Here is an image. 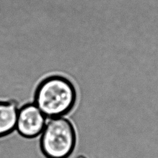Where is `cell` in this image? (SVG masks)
<instances>
[{
  "label": "cell",
  "mask_w": 158,
  "mask_h": 158,
  "mask_svg": "<svg viewBox=\"0 0 158 158\" xmlns=\"http://www.w3.org/2000/svg\"><path fill=\"white\" fill-rule=\"evenodd\" d=\"M77 91L67 78L59 75H50L36 86L33 103L47 118L62 117L73 108Z\"/></svg>",
  "instance_id": "obj_1"
},
{
  "label": "cell",
  "mask_w": 158,
  "mask_h": 158,
  "mask_svg": "<svg viewBox=\"0 0 158 158\" xmlns=\"http://www.w3.org/2000/svg\"><path fill=\"white\" fill-rule=\"evenodd\" d=\"M76 145V133L70 120L49 118L40 135V147L46 158H69Z\"/></svg>",
  "instance_id": "obj_2"
},
{
  "label": "cell",
  "mask_w": 158,
  "mask_h": 158,
  "mask_svg": "<svg viewBox=\"0 0 158 158\" xmlns=\"http://www.w3.org/2000/svg\"><path fill=\"white\" fill-rule=\"evenodd\" d=\"M46 121L40 109L33 102H28L19 109L15 130L25 138H35L41 134Z\"/></svg>",
  "instance_id": "obj_3"
},
{
  "label": "cell",
  "mask_w": 158,
  "mask_h": 158,
  "mask_svg": "<svg viewBox=\"0 0 158 158\" xmlns=\"http://www.w3.org/2000/svg\"><path fill=\"white\" fill-rule=\"evenodd\" d=\"M18 104L12 100H0V138L15 130Z\"/></svg>",
  "instance_id": "obj_4"
}]
</instances>
